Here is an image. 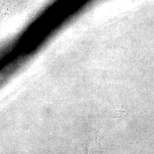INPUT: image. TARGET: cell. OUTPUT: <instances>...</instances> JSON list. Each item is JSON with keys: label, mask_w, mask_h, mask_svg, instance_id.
<instances>
[{"label": "cell", "mask_w": 154, "mask_h": 154, "mask_svg": "<svg viewBox=\"0 0 154 154\" xmlns=\"http://www.w3.org/2000/svg\"><path fill=\"white\" fill-rule=\"evenodd\" d=\"M125 113V111H116L115 113L114 118H122L123 115Z\"/></svg>", "instance_id": "1"}, {"label": "cell", "mask_w": 154, "mask_h": 154, "mask_svg": "<svg viewBox=\"0 0 154 154\" xmlns=\"http://www.w3.org/2000/svg\"><path fill=\"white\" fill-rule=\"evenodd\" d=\"M144 112H146V113H149V112H154V111H145Z\"/></svg>", "instance_id": "2"}]
</instances>
